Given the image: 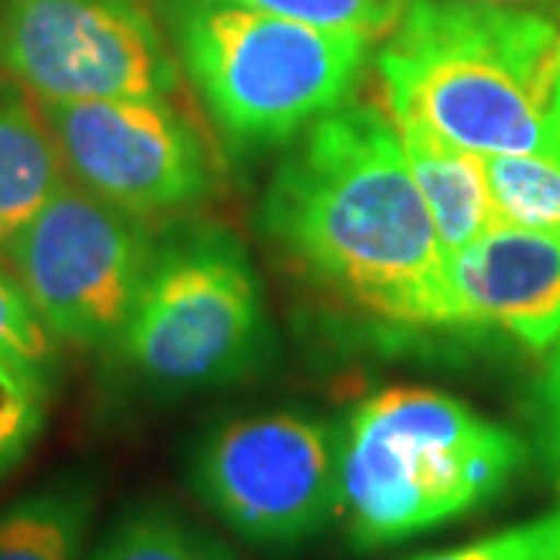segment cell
I'll return each mask as SVG.
<instances>
[{"label": "cell", "mask_w": 560, "mask_h": 560, "mask_svg": "<svg viewBox=\"0 0 560 560\" xmlns=\"http://www.w3.org/2000/svg\"><path fill=\"white\" fill-rule=\"evenodd\" d=\"M259 231L327 296L396 330H460L448 253L377 103L349 101L283 147Z\"/></svg>", "instance_id": "1"}, {"label": "cell", "mask_w": 560, "mask_h": 560, "mask_svg": "<svg viewBox=\"0 0 560 560\" xmlns=\"http://www.w3.org/2000/svg\"><path fill=\"white\" fill-rule=\"evenodd\" d=\"M560 28L539 10L486 0H405L374 54L389 116L477 156L560 165Z\"/></svg>", "instance_id": "2"}, {"label": "cell", "mask_w": 560, "mask_h": 560, "mask_svg": "<svg viewBox=\"0 0 560 560\" xmlns=\"http://www.w3.org/2000/svg\"><path fill=\"white\" fill-rule=\"evenodd\" d=\"M340 517L355 551L430 533L511 486L523 440L467 401L427 386H389L340 427Z\"/></svg>", "instance_id": "3"}, {"label": "cell", "mask_w": 560, "mask_h": 560, "mask_svg": "<svg viewBox=\"0 0 560 560\" xmlns=\"http://www.w3.org/2000/svg\"><path fill=\"white\" fill-rule=\"evenodd\" d=\"M165 35L224 147L283 150L355 101L374 38L265 13L237 0H153Z\"/></svg>", "instance_id": "4"}, {"label": "cell", "mask_w": 560, "mask_h": 560, "mask_svg": "<svg viewBox=\"0 0 560 560\" xmlns=\"http://www.w3.org/2000/svg\"><path fill=\"white\" fill-rule=\"evenodd\" d=\"M109 355L143 399H178L253 377L271 355V320L241 237L206 221L160 231L138 305Z\"/></svg>", "instance_id": "5"}, {"label": "cell", "mask_w": 560, "mask_h": 560, "mask_svg": "<svg viewBox=\"0 0 560 560\" xmlns=\"http://www.w3.org/2000/svg\"><path fill=\"white\" fill-rule=\"evenodd\" d=\"M340 427L308 411L237 415L202 430L187 482L237 539L293 551L340 517Z\"/></svg>", "instance_id": "6"}, {"label": "cell", "mask_w": 560, "mask_h": 560, "mask_svg": "<svg viewBox=\"0 0 560 560\" xmlns=\"http://www.w3.org/2000/svg\"><path fill=\"white\" fill-rule=\"evenodd\" d=\"M160 231L69 178L0 253L47 330L109 352L138 305Z\"/></svg>", "instance_id": "7"}, {"label": "cell", "mask_w": 560, "mask_h": 560, "mask_svg": "<svg viewBox=\"0 0 560 560\" xmlns=\"http://www.w3.org/2000/svg\"><path fill=\"white\" fill-rule=\"evenodd\" d=\"M0 79L75 103L172 101L184 75L153 0H0Z\"/></svg>", "instance_id": "8"}, {"label": "cell", "mask_w": 560, "mask_h": 560, "mask_svg": "<svg viewBox=\"0 0 560 560\" xmlns=\"http://www.w3.org/2000/svg\"><path fill=\"white\" fill-rule=\"evenodd\" d=\"M69 178L153 228L215 194V160L190 116L168 101L40 103Z\"/></svg>", "instance_id": "9"}, {"label": "cell", "mask_w": 560, "mask_h": 560, "mask_svg": "<svg viewBox=\"0 0 560 560\" xmlns=\"http://www.w3.org/2000/svg\"><path fill=\"white\" fill-rule=\"evenodd\" d=\"M460 330H501L529 349L560 340V241L517 224H492L448 256Z\"/></svg>", "instance_id": "10"}, {"label": "cell", "mask_w": 560, "mask_h": 560, "mask_svg": "<svg viewBox=\"0 0 560 560\" xmlns=\"http://www.w3.org/2000/svg\"><path fill=\"white\" fill-rule=\"evenodd\" d=\"M396 119L401 150L448 256L499 224L482 156L445 140L415 119Z\"/></svg>", "instance_id": "11"}, {"label": "cell", "mask_w": 560, "mask_h": 560, "mask_svg": "<svg viewBox=\"0 0 560 560\" xmlns=\"http://www.w3.org/2000/svg\"><path fill=\"white\" fill-rule=\"evenodd\" d=\"M66 180L69 172L40 103L0 79V253Z\"/></svg>", "instance_id": "12"}, {"label": "cell", "mask_w": 560, "mask_h": 560, "mask_svg": "<svg viewBox=\"0 0 560 560\" xmlns=\"http://www.w3.org/2000/svg\"><path fill=\"white\" fill-rule=\"evenodd\" d=\"M97 482L62 474L0 511V560H84Z\"/></svg>", "instance_id": "13"}, {"label": "cell", "mask_w": 560, "mask_h": 560, "mask_svg": "<svg viewBox=\"0 0 560 560\" xmlns=\"http://www.w3.org/2000/svg\"><path fill=\"white\" fill-rule=\"evenodd\" d=\"M84 560H243L175 504L143 499L128 504Z\"/></svg>", "instance_id": "14"}, {"label": "cell", "mask_w": 560, "mask_h": 560, "mask_svg": "<svg viewBox=\"0 0 560 560\" xmlns=\"http://www.w3.org/2000/svg\"><path fill=\"white\" fill-rule=\"evenodd\" d=\"M495 215L560 241V165L541 156H482Z\"/></svg>", "instance_id": "15"}, {"label": "cell", "mask_w": 560, "mask_h": 560, "mask_svg": "<svg viewBox=\"0 0 560 560\" xmlns=\"http://www.w3.org/2000/svg\"><path fill=\"white\" fill-rule=\"evenodd\" d=\"M0 361L54 386L60 340L47 330L38 308L25 296L16 275L0 268Z\"/></svg>", "instance_id": "16"}, {"label": "cell", "mask_w": 560, "mask_h": 560, "mask_svg": "<svg viewBox=\"0 0 560 560\" xmlns=\"http://www.w3.org/2000/svg\"><path fill=\"white\" fill-rule=\"evenodd\" d=\"M47 396H50L47 383L0 361V470L3 474H10L28 455L32 442L40 436Z\"/></svg>", "instance_id": "17"}, {"label": "cell", "mask_w": 560, "mask_h": 560, "mask_svg": "<svg viewBox=\"0 0 560 560\" xmlns=\"http://www.w3.org/2000/svg\"><path fill=\"white\" fill-rule=\"evenodd\" d=\"M237 3L324 25V28L359 32L374 40L386 38L405 10V0H237Z\"/></svg>", "instance_id": "18"}, {"label": "cell", "mask_w": 560, "mask_h": 560, "mask_svg": "<svg viewBox=\"0 0 560 560\" xmlns=\"http://www.w3.org/2000/svg\"><path fill=\"white\" fill-rule=\"evenodd\" d=\"M405 560H560V511L458 548L411 555Z\"/></svg>", "instance_id": "19"}, {"label": "cell", "mask_w": 560, "mask_h": 560, "mask_svg": "<svg viewBox=\"0 0 560 560\" xmlns=\"http://www.w3.org/2000/svg\"><path fill=\"white\" fill-rule=\"evenodd\" d=\"M536 411H539V433L548 460L560 467V340L551 346L548 364L541 371L536 389Z\"/></svg>", "instance_id": "20"}, {"label": "cell", "mask_w": 560, "mask_h": 560, "mask_svg": "<svg viewBox=\"0 0 560 560\" xmlns=\"http://www.w3.org/2000/svg\"><path fill=\"white\" fill-rule=\"evenodd\" d=\"M486 3H526V0H486Z\"/></svg>", "instance_id": "21"}, {"label": "cell", "mask_w": 560, "mask_h": 560, "mask_svg": "<svg viewBox=\"0 0 560 560\" xmlns=\"http://www.w3.org/2000/svg\"><path fill=\"white\" fill-rule=\"evenodd\" d=\"M558 106H560V57H558Z\"/></svg>", "instance_id": "22"}, {"label": "cell", "mask_w": 560, "mask_h": 560, "mask_svg": "<svg viewBox=\"0 0 560 560\" xmlns=\"http://www.w3.org/2000/svg\"><path fill=\"white\" fill-rule=\"evenodd\" d=\"M558 474H560V467H558Z\"/></svg>", "instance_id": "23"}]
</instances>
